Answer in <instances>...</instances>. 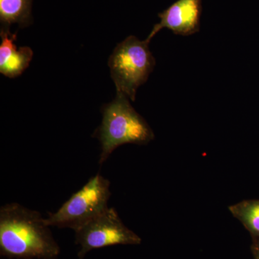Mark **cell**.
<instances>
[{"instance_id": "2", "label": "cell", "mask_w": 259, "mask_h": 259, "mask_svg": "<svg viewBox=\"0 0 259 259\" xmlns=\"http://www.w3.org/2000/svg\"><path fill=\"white\" fill-rule=\"evenodd\" d=\"M129 100L123 94L117 93L102 110V124L95 133L101 144L100 164L122 145L147 144L154 139L152 130Z\"/></svg>"}, {"instance_id": "5", "label": "cell", "mask_w": 259, "mask_h": 259, "mask_svg": "<svg viewBox=\"0 0 259 259\" xmlns=\"http://www.w3.org/2000/svg\"><path fill=\"white\" fill-rule=\"evenodd\" d=\"M75 232L76 244L80 246L79 259L94 249L141 243V238L122 223L115 209L110 207Z\"/></svg>"}, {"instance_id": "8", "label": "cell", "mask_w": 259, "mask_h": 259, "mask_svg": "<svg viewBox=\"0 0 259 259\" xmlns=\"http://www.w3.org/2000/svg\"><path fill=\"white\" fill-rule=\"evenodd\" d=\"M32 0H0L1 28L10 29L12 24L20 28L32 23Z\"/></svg>"}, {"instance_id": "1", "label": "cell", "mask_w": 259, "mask_h": 259, "mask_svg": "<svg viewBox=\"0 0 259 259\" xmlns=\"http://www.w3.org/2000/svg\"><path fill=\"white\" fill-rule=\"evenodd\" d=\"M0 251L10 258L55 259L60 248L40 213L13 202L0 209Z\"/></svg>"}, {"instance_id": "9", "label": "cell", "mask_w": 259, "mask_h": 259, "mask_svg": "<svg viewBox=\"0 0 259 259\" xmlns=\"http://www.w3.org/2000/svg\"><path fill=\"white\" fill-rule=\"evenodd\" d=\"M253 238L259 237V200H245L228 207Z\"/></svg>"}, {"instance_id": "6", "label": "cell", "mask_w": 259, "mask_h": 259, "mask_svg": "<svg viewBox=\"0 0 259 259\" xmlns=\"http://www.w3.org/2000/svg\"><path fill=\"white\" fill-rule=\"evenodd\" d=\"M202 0H177L158 14L159 23L153 26L146 40L150 42L160 30L167 28L176 35L188 36L200 30Z\"/></svg>"}, {"instance_id": "4", "label": "cell", "mask_w": 259, "mask_h": 259, "mask_svg": "<svg viewBox=\"0 0 259 259\" xmlns=\"http://www.w3.org/2000/svg\"><path fill=\"white\" fill-rule=\"evenodd\" d=\"M109 180L100 175L92 177L81 190L71 197L55 213L46 218L48 226L67 228L77 231L108 208L111 192Z\"/></svg>"}, {"instance_id": "10", "label": "cell", "mask_w": 259, "mask_h": 259, "mask_svg": "<svg viewBox=\"0 0 259 259\" xmlns=\"http://www.w3.org/2000/svg\"><path fill=\"white\" fill-rule=\"evenodd\" d=\"M254 238V241H253V255H254L255 259H259V237H256Z\"/></svg>"}, {"instance_id": "3", "label": "cell", "mask_w": 259, "mask_h": 259, "mask_svg": "<svg viewBox=\"0 0 259 259\" xmlns=\"http://www.w3.org/2000/svg\"><path fill=\"white\" fill-rule=\"evenodd\" d=\"M156 60L147 40L131 35L114 49L108 61L117 93L135 101L140 86L146 82L154 69Z\"/></svg>"}, {"instance_id": "7", "label": "cell", "mask_w": 259, "mask_h": 259, "mask_svg": "<svg viewBox=\"0 0 259 259\" xmlns=\"http://www.w3.org/2000/svg\"><path fill=\"white\" fill-rule=\"evenodd\" d=\"M0 35V72L8 77H17L28 67L33 53L28 47L17 49L16 34H12L10 29L1 28Z\"/></svg>"}]
</instances>
